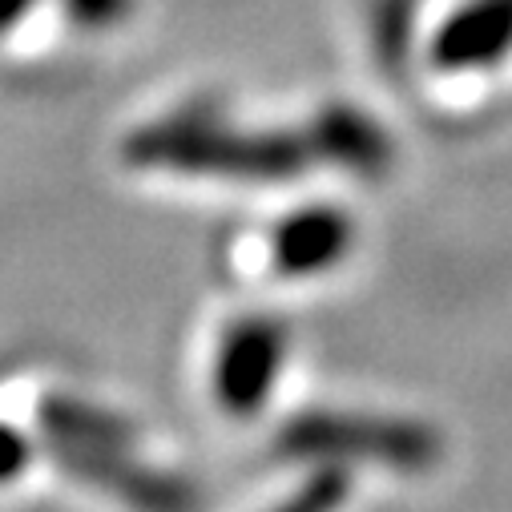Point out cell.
Here are the masks:
<instances>
[{
  "mask_svg": "<svg viewBox=\"0 0 512 512\" xmlns=\"http://www.w3.org/2000/svg\"><path fill=\"white\" fill-rule=\"evenodd\" d=\"M125 158L146 170L210 174L234 182H283L303 174V166L315 158V146L291 134H246L206 117H170L138 130L125 142Z\"/></svg>",
  "mask_w": 512,
  "mask_h": 512,
  "instance_id": "cell-1",
  "label": "cell"
},
{
  "mask_svg": "<svg viewBox=\"0 0 512 512\" xmlns=\"http://www.w3.org/2000/svg\"><path fill=\"white\" fill-rule=\"evenodd\" d=\"M53 452L77 480L101 488L105 496H113L130 512H194L198 508V496L182 476L134 456V440L53 444Z\"/></svg>",
  "mask_w": 512,
  "mask_h": 512,
  "instance_id": "cell-2",
  "label": "cell"
},
{
  "mask_svg": "<svg viewBox=\"0 0 512 512\" xmlns=\"http://www.w3.org/2000/svg\"><path fill=\"white\" fill-rule=\"evenodd\" d=\"M428 448H432L428 436L412 424L327 416V412H307L279 432V452L299 460L363 456V460H388V464H420Z\"/></svg>",
  "mask_w": 512,
  "mask_h": 512,
  "instance_id": "cell-3",
  "label": "cell"
},
{
  "mask_svg": "<svg viewBox=\"0 0 512 512\" xmlns=\"http://www.w3.org/2000/svg\"><path fill=\"white\" fill-rule=\"evenodd\" d=\"M287 359V331L267 315L238 319L214 355V396L230 416H254L275 392Z\"/></svg>",
  "mask_w": 512,
  "mask_h": 512,
  "instance_id": "cell-4",
  "label": "cell"
},
{
  "mask_svg": "<svg viewBox=\"0 0 512 512\" xmlns=\"http://www.w3.org/2000/svg\"><path fill=\"white\" fill-rule=\"evenodd\" d=\"M347 242H351L347 214L331 206H307L279 222L271 238V254L283 275H315L343 259Z\"/></svg>",
  "mask_w": 512,
  "mask_h": 512,
  "instance_id": "cell-5",
  "label": "cell"
},
{
  "mask_svg": "<svg viewBox=\"0 0 512 512\" xmlns=\"http://www.w3.org/2000/svg\"><path fill=\"white\" fill-rule=\"evenodd\" d=\"M512 45V0H472L460 9L436 37L432 57L436 65L464 69V65H484L496 61Z\"/></svg>",
  "mask_w": 512,
  "mask_h": 512,
  "instance_id": "cell-6",
  "label": "cell"
},
{
  "mask_svg": "<svg viewBox=\"0 0 512 512\" xmlns=\"http://www.w3.org/2000/svg\"><path fill=\"white\" fill-rule=\"evenodd\" d=\"M311 146H315V158H331V162L355 166V170H375L388 158V142L379 138V130L351 109L323 113L311 134Z\"/></svg>",
  "mask_w": 512,
  "mask_h": 512,
  "instance_id": "cell-7",
  "label": "cell"
},
{
  "mask_svg": "<svg viewBox=\"0 0 512 512\" xmlns=\"http://www.w3.org/2000/svg\"><path fill=\"white\" fill-rule=\"evenodd\" d=\"M41 428L49 444H121L134 440V428L121 416L93 408L73 396H49L41 404Z\"/></svg>",
  "mask_w": 512,
  "mask_h": 512,
  "instance_id": "cell-8",
  "label": "cell"
},
{
  "mask_svg": "<svg viewBox=\"0 0 512 512\" xmlns=\"http://www.w3.org/2000/svg\"><path fill=\"white\" fill-rule=\"evenodd\" d=\"M347 496V480L339 472H323L315 480H307L291 500H283L275 512H335Z\"/></svg>",
  "mask_w": 512,
  "mask_h": 512,
  "instance_id": "cell-9",
  "label": "cell"
},
{
  "mask_svg": "<svg viewBox=\"0 0 512 512\" xmlns=\"http://www.w3.org/2000/svg\"><path fill=\"white\" fill-rule=\"evenodd\" d=\"M77 25L85 29H109L113 21H121L130 13V0H65Z\"/></svg>",
  "mask_w": 512,
  "mask_h": 512,
  "instance_id": "cell-10",
  "label": "cell"
},
{
  "mask_svg": "<svg viewBox=\"0 0 512 512\" xmlns=\"http://www.w3.org/2000/svg\"><path fill=\"white\" fill-rule=\"evenodd\" d=\"M29 460H33V448H29V440H25L17 428L0 424V484L17 480V476L29 468Z\"/></svg>",
  "mask_w": 512,
  "mask_h": 512,
  "instance_id": "cell-11",
  "label": "cell"
},
{
  "mask_svg": "<svg viewBox=\"0 0 512 512\" xmlns=\"http://www.w3.org/2000/svg\"><path fill=\"white\" fill-rule=\"evenodd\" d=\"M33 5H37V0H0V33H9Z\"/></svg>",
  "mask_w": 512,
  "mask_h": 512,
  "instance_id": "cell-12",
  "label": "cell"
}]
</instances>
